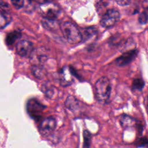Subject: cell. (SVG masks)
Listing matches in <instances>:
<instances>
[{
    "label": "cell",
    "instance_id": "cell-1",
    "mask_svg": "<svg viewBox=\"0 0 148 148\" xmlns=\"http://www.w3.org/2000/svg\"><path fill=\"white\" fill-rule=\"evenodd\" d=\"M111 84L106 76L100 77L95 84V94L97 100L101 103H106L110 95Z\"/></svg>",
    "mask_w": 148,
    "mask_h": 148
},
{
    "label": "cell",
    "instance_id": "cell-2",
    "mask_svg": "<svg viewBox=\"0 0 148 148\" xmlns=\"http://www.w3.org/2000/svg\"><path fill=\"white\" fill-rule=\"evenodd\" d=\"M61 31L66 41L71 45H76L83 40L82 32L72 23L66 21L60 25Z\"/></svg>",
    "mask_w": 148,
    "mask_h": 148
},
{
    "label": "cell",
    "instance_id": "cell-3",
    "mask_svg": "<svg viewBox=\"0 0 148 148\" xmlns=\"http://www.w3.org/2000/svg\"><path fill=\"white\" fill-rule=\"evenodd\" d=\"M120 17V13L117 10L109 9L102 14L100 24L104 28L111 27L119 20Z\"/></svg>",
    "mask_w": 148,
    "mask_h": 148
},
{
    "label": "cell",
    "instance_id": "cell-4",
    "mask_svg": "<svg viewBox=\"0 0 148 148\" xmlns=\"http://www.w3.org/2000/svg\"><path fill=\"white\" fill-rule=\"evenodd\" d=\"M119 122L124 130L135 128L140 134L143 131V125L141 122L128 114H121L119 117Z\"/></svg>",
    "mask_w": 148,
    "mask_h": 148
},
{
    "label": "cell",
    "instance_id": "cell-5",
    "mask_svg": "<svg viewBox=\"0 0 148 148\" xmlns=\"http://www.w3.org/2000/svg\"><path fill=\"white\" fill-rule=\"evenodd\" d=\"M39 9L44 18L49 20H55L60 12L59 7L53 2L41 4Z\"/></svg>",
    "mask_w": 148,
    "mask_h": 148
},
{
    "label": "cell",
    "instance_id": "cell-6",
    "mask_svg": "<svg viewBox=\"0 0 148 148\" xmlns=\"http://www.w3.org/2000/svg\"><path fill=\"white\" fill-rule=\"evenodd\" d=\"M56 127V120L53 117H48L43 119L38 126L39 133L43 137L50 136Z\"/></svg>",
    "mask_w": 148,
    "mask_h": 148
},
{
    "label": "cell",
    "instance_id": "cell-7",
    "mask_svg": "<svg viewBox=\"0 0 148 148\" xmlns=\"http://www.w3.org/2000/svg\"><path fill=\"white\" fill-rule=\"evenodd\" d=\"M75 73L71 67L64 66L61 69L59 73L60 84L62 87L68 86L74 82Z\"/></svg>",
    "mask_w": 148,
    "mask_h": 148
},
{
    "label": "cell",
    "instance_id": "cell-8",
    "mask_svg": "<svg viewBox=\"0 0 148 148\" xmlns=\"http://www.w3.org/2000/svg\"><path fill=\"white\" fill-rule=\"evenodd\" d=\"M17 53L23 57H30L34 51L32 43L27 40L18 41L16 45Z\"/></svg>",
    "mask_w": 148,
    "mask_h": 148
},
{
    "label": "cell",
    "instance_id": "cell-9",
    "mask_svg": "<svg viewBox=\"0 0 148 148\" xmlns=\"http://www.w3.org/2000/svg\"><path fill=\"white\" fill-rule=\"evenodd\" d=\"M137 54L138 51L136 49L127 50L116 60V64L119 66H125L133 61Z\"/></svg>",
    "mask_w": 148,
    "mask_h": 148
},
{
    "label": "cell",
    "instance_id": "cell-10",
    "mask_svg": "<svg viewBox=\"0 0 148 148\" xmlns=\"http://www.w3.org/2000/svg\"><path fill=\"white\" fill-rule=\"evenodd\" d=\"M30 57L34 65H41V64L45 62L47 58L46 50L44 48H38L33 51Z\"/></svg>",
    "mask_w": 148,
    "mask_h": 148
},
{
    "label": "cell",
    "instance_id": "cell-11",
    "mask_svg": "<svg viewBox=\"0 0 148 148\" xmlns=\"http://www.w3.org/2000/svg\"><path fill=\"white\" fill-rule=\"evenodd\" d=\"M8 8V5L3 2L1 1V20H0V26L1 29L4 28L10 21L11 16L10 13L6 10Z\"/></svg>",
    "mask_w": 148,
    "mask_h": 148
},
{
    "label": "cell",
    "instance_id": "cell-12",
    "mask_svg": "<svg viewBox=\"0 0 148 148\" xmlns=\"http://www.w3.org/2000/svg\"><path fill=\"white\" fill-rule=\"evenodd\" d=\"M45 108V106H43L35 99H31L27 103L28 111L32 116H37L38 113L41 112Z\"/></svg>",
    "mask_w": 148,
    "mask_h": 148
},
{
    "label": "cell",
    "instance_id": "cell-13",
    "mask_svg": "<svg viewBox=\"0 0 148 148\" xmlns=\"http://www.w3.org/2000/svg\"><path fill=\"white\" fill-rule=\"evenodd\" d=\"M65 107L69 110L74 112L77 110L80 106L79 101L75 97L72 95L68 96L65 102Z\"/></svg>",
    "mask_w": 148,
    "mask_h": 148
},
{
    "label": "cell",
    "instance_id": "cell-14",
    "mask_svg": "<svg viewBox=\"0 0 148 148\" xmlns=\"http://www.w3.org/2000/svg\"><path fill=\"white\" fill-rule=\"evenodd\" d=\"M31 72L32 75L38 79H43L46 75L45 69L42 65H33L31 66Z\"/></svg>",
    "mask_w": 148,
    "mask_h": 148
},
{
    "label": "cell",
    "instance_id": "cell-15",
    "mask_svg": "<svg viewBox=\"0 0 148 148\" xmlns=\"http://www.w3.org/2000/svg\"><path fill=\"white\" fill-rule=\"evenodd\" d=\"M21 36V34L19 31H14L9 33L5 38V43L8 46H11L14 42L19 39Z\"/></svg>",
    "mask_w": 148,
    "mask_h": 148
},
{
    "label": "cell",
    "instance_id": "cell-16",
    "mask_svg": "<svg viewBox=\"0 0 148 148\" xmlns=\"http://www.w3.org/2000/svg\"><path fill=\"white\" fill-rule=\"evenodd\" d=\"M42 90L45 95L50 99L55 97L57 94L56 88L53 86L47 85V84H43L42 86Z\"/></svg>",
    "mask_w": 148,
    "mask_h": 148
},
{
    "label": "cell",
    "instance_id": "cell-17",
    "mask_svg": "<svg viewBox=\"0 0 148 148\" xmlns=\"http://www.w3.org/2000/svg\"><path fill=\"white\" fill-rule=\"evenodd\" d=\"M83 138H84V142L83 145V148H90V145H91V133L86 130H84Z\"/></svg>",
    "mask_w": 148,
    "mask_h": 148
},
{
    "label": "cell",
    "instance_id": "cell-18",
    "mask_svg": "<svg viewBox=\"0 0 148 148\" xmlns=\"http://www.w3.org/2000/svg\"><path fill=\"white\" fill-rule=\"evenodd\" d=\"M145 86L144 82L140 79H135L132 83V88L133 90L141 91Z\"/></svg>",
    "mask_w": 148,
    "mask_h": 148
},
{
    "label": "cell",
    "instance_id": "cell-19",
    "mask_svg": "<svg viewBox=\"0 0 148 148\" xmlns=\"http://www.w3.org/2000/svg\"><path fill=\"white\" fill-rule=\"evenodd\" d=\"M42 24L46 28H48L50 29L54 28L57 25L55 20H49L47 18H45L42 21Z\"/></svg>",
    "mask_w": 148,
    "mask_h": 148
},
{
    "label": "cell",
    "instance_id": "cell-20",
    "mask_svg": "<svg viewBox=\"0 0 148 148\" xmlns=\"http://www.w3.org/2000/svg\"><path fill=\"white\" fill-rule=\"evenodd\" d=\"M138 147L148 148V139L146 138H140L136 142Z\"/></svg>",
    "mask_w": 148,
    "mask_h": 148
},
{
    "label": "cell",
    "instance_id": "cell-21",
    "mask_svg": "<svg viewBox=\"0 0 148 148\" xmlns=\"http://www.w3.org/2000/svg\"><path fill=\"white\" fill-rule=\"evenodd\" d=\"M95 30L94 28H87L86 29H84V33H82V36H83V39L86 38H88L89 37L91 36L92 35H93V34H94V33L95 32Z\"/></svg>",
    "mask_w": 148,
    "mask_h": 148
},
{
    "label": "cell",
    "instance_id": "cell-22",
    "mask_svg": "<svg viewBox=\"0 0 148 148\" xmlns=\"http://www.w3.org/2000/svg\"><path fill=\"white\" fill-rule=\"evenodd\" d=\"M148 20V14L146 12L141 13L138 17V21L139 23L142 24H145L147 23Z\"/></svg>",
    "mask_w": 148,
    "mask_h": 148
},
{
    "label": "cell",
    "instance_id": "cell-23",
    "mask_svg": "<svg viewBox=\"0 0 148 148\" xmlns=\"http://www.w3.org/2000/svg\"><path fill=\"white\" fill-rule=\"evenodd\" d=\"M12 5L17 9H20L23 7L24 1V0H10Z\"/></svg>",
    "mask_w": 148,
    "mask_h": 148
},
{
    "label": "cell",
    "instance_id": "cell-24",
    "mask_svg": "<svg viewBox=\"0 0 148 148\" xmlns=\"http://www.w3.org/2000/svg\"><path fill=\"white\" fill-rule=\"evenodd\" d=\"M115 1L120 6H126L130 4L131 0H115Z\"/></svg>",
    "mask_w": 148,
    "mask_h": 148
},
{
    "label": "cell",
    "instance_id": "cell-25",
    "mask_svg": "<svg viewBox=\"0 0 148 148\" xmlns=\"http://www.w3.org/2000/svg\"><path fill=\"white\" fill-rule=\"evenodd\" d=\"M142 6L145 10L148 11V0H144L143 1Z\"/></svg>",
    "mask_w": 148,
    "mask_h": 148
},
{
    "label": "cell",
    "instance_id": "cell-26",
    "mask_svg": "<svg viewBox=\"0 0 148 148\" xmlns=\"http://www.w3.org/2000/svg\"><path fill=\"white\" fill-rule=\"evenodd\" d=\"M35 2H37L40 4H43L46 3H49V2H51L53 0H34Z\"/></svg>",
    "mask_w": 148,
    "mask_h": 148
},
{
    "label": "cell",
    "instance_id": "cell-27",
    "mask_svg": "<svg viewBox=\"0 0 148 148\" xmlns=\"http://www.w3.org/2000/svg\"><path fill=\"white\" fill-rule=\"evenodd\" d=\"M145 105H146V109L147 112L148 113V95L147 96L146 100H145Z\"/></svg>",
    "mask_w": 148,
    "mask_h": 148
}]
</instances>
